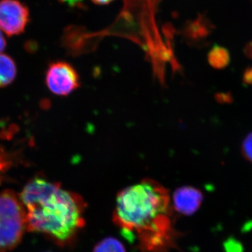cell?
<instances>
[{"label": "cell", "instance_id": "1", "mask_svg": "<svg viewBox=\"0 0 252 252\" xmlns=\"http://www.w3.org/2000/svg\"><path fill=\"white\" fill-rule=\"evenodd\" d=\"M168 190L145 179L119 192L113 222L142 252H170L179 233L174 227Z\"/></svg>", "mask_w": 252, "mask_h": 252}, {"label": "cell", "instance_id": "2", "mask_svg": "<svg viewBox=\"0 0 252 252\" xmlns=\"http://www.w3.org/2000/svg\"><path fill=\"white\" fill-rule=\"evenodd\" d=\"M20 200L26 210V229L46 235L61 247L72 246L85 225L86 203L79 194L56 182L30 181Z\"/></svg>", "mask_w": 252, "mask_h": 252}, {"label": "cell", "instance_id": "3", "mask_svg": "<svg viewBox=\"0 0 252 252\" xmlns=\"http://www.w3.org/2000/svg\"><path fill=\"white\" fill-rule=\"evenodd\" d=\"M26 229V210L14 191L0 193V252L14 250Z\"/></svg>", "mask_w": 252, "mask_h": 252}, {"label": "cell", "instance_id": "4", "mask_svg": "<svg viewBox=\"0 0 252 252\" xmlns=\"http://www.w3.org/2000/svg\"><path fill=\"white\" fill-rule=\"evenodd\" d=\"M46 84L53 94L66 96L80 86V79L72 64L56 61L51 63L46 71Z\"/></svg>", "mask_w": 252, "mask_h": 252}, {"label": "cell", "instance_id": "5", "mask_svg": "<svg viewBox=\"0 0 252 252\" xmlns=\"http://www.w3.org/2000/svg\"><path fill=\"white\" fill-rule=\"evenodd\" d=\"M30 22V11L19 0H0V31L6 35H19Z\"/></svg>", "mask_w": 252, "mask_h": 252}, {"label": "cell", "instance_id": "6", "mask_svg": "<svg viewBox=\"0 0 252 252\" xmlns=\"http://www.w3.org/2000/svg\"><path fill=\"white\" fill-rule=\"evenodd\" d=\"M173 208L176 212L185 216H190L198 211L203 200L201 190L185 186L177 189L173 193Z\"/></svg>", "mask_w": 252, "mask_h": 252}, {"label": "cell", "instance_id": "7", "mask_svg": "<svg viewBox=\"0 0 252 252\" xmlns=\"http://www.w3.org/2000/svg\"><path fill=\"white\" fill-rule=\"evenodd\" d=\"M213 25L205 16H200L195 21L189 23L187 28V35L195 41H201L206 39L211 34Z\"/></svg>", "mask_w": 252, "mask_h": 252}, {"label": "cell", "instance_id": "8", "mask_svg": "<svg viewBox=\"0 0 252 252\" xmlns=\"http://www.w3.org/2000/svg\"><path fill=\"white\" fill-rule=\"evenodd\" d=\"M17 69L12 58L0 54V87L9 85L16 78Z\"/></svg>", "mask_w": 252, "mask_h": 252}, {"label": "cell", "instance_id": "9", "mask_svg": "<svg viewBox=\"0 0 252 252\" xmlns=\"http://www.w3.org/2000/svg\"><path fill=\"white\" fill-rule=\"evenodd\" d=\"M230 54L228 50L222 46H214L208 54V61L212 67L216 69H223L230 63Z\"/></svg>", "mask_w": 252, "mask_h": 252}, {"label": "cell", "instance_id": "10", "mask_svg": "<svg viewBox=\"0 0 252 252\" xmlns=\"http://www.w3.org/2000/svg\"><path fill=\"white\" fill-rule=\"evenodd\" d=\"M93 252H126L125 247L119 240L106 238L94 246Z\"/></svg>", "mask_w": 252, "mask_h": 252}, {"label": "cell", "instance_id": "11", "mask_svg": "<svg viewBox=\"0 0 252 252\" xmlns=\"http://www.w3.org/2000/svg\"><path fill=\"white\" fill-rule=\"evenodd\" d=\"M242 154L248 161L252 162V132L245 137L242 144Z\"/></svg>", "mask_w": 252, "mask_h": 252}, {"label": "cell", "instance_id": "12", "mask_svg": "<svg viewBox=\"0 0 252 252\" xmlns=\"http://www.w3.org/2000/svg\"><path fill=\"white\" fill-rule=\"evenodd\" d=\"M10 161L4 152L0 150V182L2 180L3 174L9 168Z\"/></svg>", "mask_w": 252, "mask_h": 252}, {"label": "cell", "instance_id": "13", "mask_svg": "<svg viewBox=\"0 0 252 252\" xmlns=\"http://www.w3.org/2000/svg\"><path fill=\"white\" fill-rule=\"evenodd\" d=\"M243 83L246 85L252 86V66L246 68L243 77Z\"/></svg>", "mask_w": 252, "mask_h": 252}, {"label": "cell", "instance_id": "14", "mask_svg": "<svg viewBox=\"0 0 252 252\" xmlns=\"http://www.w3.org/2000/svg\"><path fill=\"white\" fill-rule=\"evenodd\" d=\"M217 101L220 103H230L233 101V97L230 93L219 94L216 96Z\"/></svg>", "mask_w": 252, "mask_h": 252}, {"label": "cell", "instance_id": "15", "mask_svg": "<svg viewBox=\"0 0 252 252\" xmlns=\"http://www.w3.org/2000/svg\"><path fill=\"white\" fill-rule=\"evenodd\" d=\"M61 1L72 7H79L82 5L83 3V0H61Z\"/></svg>", "mask_w": 252, "mask_h": 252}, {"label": "cell", "instance_id": "16", "mask_svg": "<svg viewBox=\"0 0 252 252\" xmlns=\"http://www.w3.org/2000/svg\"><path fill=\"white\" fill-rule=\"evenodd\" d=\"M245 56L249 59H252V41H250L247 45L245 46V49H244Z\"/></svg>", "mask_w": 252, "mask_h": 252}, {"label": "cell", "instance_id": "17", "mask_svg": "<svg viewBox=\"0 0 252 252\" xmlns=\"http://www.w3.org/2000/svg\"><path fill=\"white\" fill-rule=\"evenodd\" d=\"M6 46V41L2 32L0 31V53L4 51Z\"/></svg>", "mask_w": 252, "mask_h": 252}, {"label": "cell", "instance_id": "18", "mask_svg": "<svg viewBox=\"0 0 252 252\" xmlns=\"http://www.w3.org/2000/svg\"><path fill=\"white\" fill-rule=\"evenodd\" d=\"M91 1L97 5H107L110 4L114 0H91Z\"/></svg>", "mask_w": 252, "mask_h": 252}]
</instances>
